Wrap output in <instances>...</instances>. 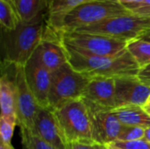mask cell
<instances>
[{
  "mask_svg": "<svg viewBox=\"0 0 150 149\" xmlns=\"http://www.w3.org/2000/svg\"><path fill=\"white\" fill-rule=\"evenodd\" d=\"M85 104L90 110L91 117L94 142L105 146L116 142L124 126L120 123L113 111L102 109L86 102Z\"/></svg>",
  "mask_w": 150,
  "mask_h": 149,
  "instance_id": "obj_10",
  "label": "cell"
},
{
  "mask_svg": "<svg viewBox=\"0 0 150 149\" xmlns=\"http://www.w3.org/2000/svg\"><path fill=\"white\" fill-rule=\"evenodd\" d=\"M138 77L142 81L150 83V64L145 66L144 68H142L140 69L139 74H138Z\"/></svg>",
  "mask_w": 150,
  "mask_h": 149,
  "instance_id": "obj_27",
  "label": "cell"
},
{
  "mask_svg": "<svg viewBox=\"0 0 150 149\" xmlns=\"http://www.w3.org/2000/svg\"><path fill=\"white\" fill-rule=\"evenodd\" d=\"M53 111L69 144L94 142L90 110L82 98Z\"/></svg>",
  "mask_w": 150,
  "mask_h": 149,
  "instance_id": "obj_4",
  "label": "cell"
},
{
  "mask_svg": "<svg viewBox=\"0 0 150 149\" xmlns=\"http://www.w3.org/2000/svg\"><path fill=\"white\" fill-rule=\"evenodd\" d=\"M65 47V46H64ZM66 48L68 62L88 79L138 76L141 68L127 51L116 56H90Z\"/></svg>",
  "mask_w": 150,
  "mask_h": 149,
  "instance_id": "obj_3",
  "label": "cell"
},
{
  "mask_svg": "<svg viewBox=\"0 0 150 149\" xmlns=\"http://www.w3.org/2000/svg\"><path fill=\"white\" fill-rule=\"evenodd\" d=\"M24 68L27 85L38 105L43 108H49L48 94L52 73L44 68L33 55L31 56Z\"/></svg>",
  "mask_w": 150,
  "mask_h": 149,
  "instance_id": "obj_13",
  "label": "cell"
},
{
  "mask_svg": "<svg viewBox=\"0 0 150 149\" xmlns=\"http://www.w3.org/2000/svg\"><path fill=\"white\" fill-rule=\"evenodd\" d=\"M149 30H150L149 17L140 16L132 12L108 18L76 31L102 34L128 42L139 39Z\"/></svg>",
  "mask_w": 150,
  "mask_h": 149,
  "instance_id": "obj_6",
  "label": "cell"
},
{
  "mask_svg": "<svg viewBox=\"0 0 150 149\" xmlns=\"http://www.w3.org/2000/svg\"><path fill=\"white\" fill-rule=\"evenodd\" d=\"M113 143H115L117 146L124 149H150V143H149L144 139L134 141H130V142L116 141Z\"/></svg>",
  "mask_w": 150,
  "mask_h": 149,
  "instance_id": "obj_24",
  "label": "cell"
},
{
  "mask_svg": "<svg viewBox=\"0 0 150 149\" xmlns=\"http://www.w3.org/2000/svg\"><path fill=\"white\" fill-rule=\"evenodd\" d=\"M0 149H15L11 144H6V143H4L1 141L0 143Z\"/></svg>",
  "mask_w": 150,
  "mask_h": 149,
  "instance_id": "obj_29",
  "label": "cell"
},
{
  "mask_svg": "<svg viewBox=\"0 0 150 149\" xmlns=\"http://www.w3.org/2000/svg\"><path fill=\"white\" fill-rule=\"evenodd\" d=\"M33 55L51 73L68 63L66 48L61 36L47 25L43 39Z\"/></svg>",
  "mask_w": 150,
  "mask_h": 149,
  "instance_id": "obj_9",
  "label": "cell"
},
{
  "mask_svg": "<svg viewBox=\"0 0 150 149\" xmlns=\"http://www.w3.org/2000/svg\"><path fill=\"white\" fill-rule=\"evenodd\" d=\"M145 129L136 126H124L117 141L130 142L144 139Z\"/></svg>",
  "mask_w": 150,
  "mask_h": 149,
  "instance_id": "obj_23",
  "label": "cell"
},
{
  "mask_svg": "<svg viewBox=\"0 0 150 149\" xmlns=\"http://www.w3.org/2000/svg\"><path fill=\"white\" fill-rule=\"evenodd\" d=\"M48 10L30 21L20 20L13 30L2 28L4 61L25 66L44 37L47 27Z\"/></svg>",
  "mask_w": 150,
  "mask_h": 149,
  "instance_id": "obj_1",
  "label": "cell"
},
{
  "mask_svg": "<svg viewBox=\"0 0 150 149\" xmlns=\"http://www.w3.org/2000/svg\"><path fill=\"white\" fill-rule=\"evenodd\" d=\"M89 81L69 62L53 72L48 94L49 108L55 110L66 103L81 98Z\"/></svg>",
  "mask_w": 150,
  "mask_h": 149,
  "instance_id": "obj_7",
  "label": "cell"
},
{
  "mask_svg": "<svg viewBox=\"0 0 150 149\" xmlns=\"http://www.w3.org/2000/svg\"><path fill=\"white\" fill-rule=\"evenodd\" d=\"M139 39H141L142 40H145V41H148V42H150V30L147 31L146 32H144Z\"/></svg>",
  "mask_w": 150,
  "mask_h": 149,
  "instance_id": "obj_28",
  "label": "cell"
},
{
  "mask_svg": "<svg viewBox=\"0 0 150 149\" xmlns=\"http://www.w3.org/2000/svg\"><path fill=\"white\" fill-rule=\"evenodd\" d=\"M106 148L107 149H124L120 148L119 146H117L115 143H111V144H108V145H105Z\"/></svg>",
  "mask_w": 150,
  "mask_h": 149,
  "instance_id": "obj_31",
  "label": "cell"
},
{
  "mask_svg": "<svg viewBox=\"0 0 150 149\" xmlns=\"http://www.w3.org/2000/svg\"><path fill=\"white\" fill-rule=\"evenodd\" d=\"M17 125V117H0V135L2 142L6 144H11V139L13 136L15 126Z\"/></svg>",
  "mask_w": 150,
  "mask_h": 149,
  "instance_id": "obj_22",
  "label": "cell"
},
{
  "mask_svg": "<svg viewBox=\"0 0 150 149\" xmlns=\"http://www.w3.org/2000/svg\"><path fill=\"white\" fill-rule=\"evenodd\" d=\"M20 18L16 11L15 7L4 0H0L1 27L5 30H13L17 27Z\"/></svg>",
  "mask_w": 150,
  "mask_h": 149,
  "instance_id": "obj_19",
  "label": "cell"
},
{
  "mask_svg": "<svg viewBox=\"0 0 150 149\" xmlns=\"http://www.w3.org/2000/svg\"><path fill=\"white\" fill-rule=\"evenodd\" d=\"M144 108H149L150 109V97L149 100H148V102H147V104H146V105L144 106Z\"/></svg>",
  "mask_w": 150,
  "mask_h": 149,
  "instance_id": "obj_32",
  "label": "cell"
},
{
  "mask_svg": "<svg viewBox=\"0 0 150 149\" xmlns=\"http://www.w3.org/2000/svg\"><path fill=\"white\" fill-rule=\"evenodd\" d=\"M145 110H146V111H147V112H149V113L150 114V109H149V108H145Z\"/></svg>",
  "mask_w": 150,
  "mask_h": 149,
  "instance_id": "obj_34",
  "label": "cell"
},
{
  "mask_svg": "<svg viewBox=\"0 0 150 149\" xmlns=\"http://www.w3.org/2000/svg\"><path fill=\"white\" fill-rule=\"evenodd\" d=\"M150 97V83L142 81L138 76L115 79L116 108L128 105L144 107Z\"/></svg>",
  "mask_w": 150,
  "mask_h": 149,
  "instance_id": "obj_11",
  "label": "cell"
},
{
  "mask_svg": "<svg viewBox=\"0 0 150 149\" xmlns=\"http://www.w3.org/2000/svg\"><path fill=\"white\" fill-rule=\"evenodd\" d=\"M112 111L124 126L150 127V114L144 107L128 105L117 107Z\"/></svg>",
  "mask_w": 150,
  "mask_h": 149,
  "instance_id": "obj_16",
  "label": "cell"
},
{
  "mask_svg": "<svg viewBox=\"0 0 150 149\" xmlns=\"http://www.w3.org/2000/svg\"><path fill=\"white\" fill-rule=\"evenodd\" d=\"M127 49L141 68L150 64V42L141 39L133 40L127 42Z\"/></svg>",
  "mask_w": 150,
  "mask_h": 149,
  "instance_id": "obj_18",
  "label": "cell"
},
{
  "mask_svg": "<svg viewBox=\"0 0 150 149\" xmlns=\"http://www.w3.org/2000/svg\"><path fill=\"white\" fill-rule=\"evenodd\" d=\"M31 132L54 148L69 149V143L60 127L54 111L50 108L40 106Z\"/></svg>",
  "mask_w": 150,
  "mask_h": 149,
  "instance_id": "obj_12",
  "label": "cell"
},
{
  "mask_svg": "<svg viewBox=\"0 0 150 149\" xmlns=\"http://www.w3.org/2000/svg\"><path fill=\"white\" fill-rule=\"evenodd\" d=\"M81 98H83L86 103L102 109H115V79H90Z\"/></svg>",
  "mask_w": 150,
  "mask_h": 149,
  "instance_id": "obj_14",
  "label": "cell"
},
{
  "mask_svg": "<svg viewBox=\"0 0 150 149\" xmlns=\"http://www.w3.org/2000/svg\"><path fill=\"white\" fill-rule=\"evenodd\" d=\"M12 78L15 88L16 114L18 126L20 128L33 130L34 119L40 108L31 90L29 89L25 76V68L21 65H14Z\"/></svg>",
  "mask_w": 150,
  "mask_h": 149,
  "instance_id": "obj_8",
  "label": "cell"
},
{
  "mask_svg": "<svg viewBox=\"0 0 150 149\" xmlns=\"http://www.w3.org/2000/svg\"><path fill=\"white\" fill-rule=\"evenodd\" d=\"M20 134L23 149H56L25 128H20Z\"/></svg>",
  "mask_w": 150,
  "mask_h": 149,
  "instance_id": "obj_20",
  "label": "cell"
},
{
  "mask_svg": "<svg viewBox=\"0 0 150 149\" xmlns=\"http://www.w3.org/2000/svg\"><path fill=\"white\" fill-rule=\"evenodd\" d=\"M144 140H146L149 143H150V127H148L145 129Z\"/></svg>",
  "mask_w": 150,
  "mask_h": 149,
  "instance_id": "obj_30",
  "label": "cell"
},
{
  "mask_svg": "<svg viewBox=\"0 0 150 149\" xmlns=\"http://www.w3.org/2000/svg\"><path fill=\"white\" fill-rule=\"evenodd\" d=\"M16 11L22 21H30L40 12L48 10V0H13Z\"/></svg>",
  "mask_w": 150,
  "mask_h": 149,
  "instance_id": "obj_17",
  "label": "cell"
},
{
  "mask_svg": "<svg viewBox=\"0 0 150 149\" xmlns=\"http://www.w3.org/2000/svg\"><path fill=\"white\" fill-rule=\"evenodd\" d=\"M117 1L125 8H127V10L133 12L134 10L138 9L141 6V4L143 3L144 0H117Z\"/></svg>",
  "mask_w": 150,
  "mask_h": 149,
  "instance_id": "obj_26",
  "label": "cell"
},
{
  "mask_svg": "<svg viewBox=\"0 0 150 149\" xmlns=\"http://www.w3.org/2000/svg\"><path fill=\"white\" fill-rule=\"evenodd\" d=\"M4 1H5V2H7V3H9V4H12L13 6H14V3H13V0H4ZM15 7V6H14Z\"/></svg>",
  "mask_w": 150,
  "mask_h": 149,
  "instance_id": "obj_33",
  "label": "cell"
},
{
  "mask_svg": "<svg viewBox=\"0 0 150 149\" xmlns=\"http://www.w3.org/2000/svg\"><path fill=\"white\" fill-rule=\"evenodd\" d=\"M60 36L67 48L84 55L116 56L127 51V41L102 34L72 31Z\"/></svg>",
  "mask_w": 150,
  "mask_h": 149,
  "instance_id": "obj_5",
  "label": "cell"
},
{
  "mask_svg": "<svg viewBox=\"0 0 150 149\" xmlns=\"http://www.w3.org/2000/svg\"><path fill=\"white\" fill-rule=\"evenodd\" d=\"M93 0H50L48 4V15H61L63 14L76 6ZM117 1V0H112Z\"/></svg>",
  "mask_w": 150,
  "mask_h": 149,
  "instance_id": "obj_21",
  "label": "cell"
},
{
  "mask_svg": "<svg viewBox=\"0 0 150 149\" xmlns=\"http://www.w3.org/2000/svg\"><path fill=\"white\" fill-rule=\"evenodd\" d=\"M132 13L118 1L93 0L81 4L70 11L47 18V25L57 33L72 32L108 18Z\"/></svg>",
  "mask_w": 150,
  "mask_h": 149,
  "instance_id": "obj_2",
  "label": "cell"
},
{
  "mask_svg": "<svg viewBox=\"0 0 150 149\" xmlns=\"http://www.w3.org/2000/svg\"><path fill=\"white\" fill-rule=\"evenodd\" d=\"M69 149H107L105 145L91 142V143H70Z\"/></svg>",
  "mask_w": 150,
  "mask_h": 149,
  "instance_id": "obj_25",
  "label": "cell"
},
{
  "mask_svg": "<svg viewBox=\"0 0 150 149\" xmlns=\"http://www.w3.org/2000/svg\"><path fill=\"white\" fill-rule=\"evenodd\" d=\"M10 68H11V63L3 61L2 76L0 78L1 116L17 117L16 102H15V88L13 83L12 72L11 73L10 72L11 71Z\"/></svg>",
  "mask_w": 150,
  "mask_h": 149,
  "instance_id": "obj_15",
  "label": "cell"
}]
</instances>
